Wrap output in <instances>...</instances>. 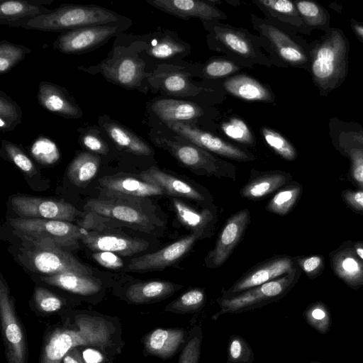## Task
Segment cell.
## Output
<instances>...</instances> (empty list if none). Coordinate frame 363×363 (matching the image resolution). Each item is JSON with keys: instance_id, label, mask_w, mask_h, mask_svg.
I'll list each match as a JSON object with an SVG mask.
<instances>
[{"instance_id": "17", "label": "cell", "mask_w": 363, "mask_h": 363, "mask_svg": "<svg viewBox=\"0 0 363 363\" xmlns=\"http://www.w3.org/2000/svg\"><path fill=\"white\" fill-rule=\"evenodd\" d=\"M142 179L154 184L162 189L164 194L175 198H184L202 204L212 202V197L203 186L186 179L164 172L152 166L139 174Z\"/></svg>"}, {"instance_id": "36", "label": "cell", "mask_w": 363, "mask_h": 363, "mask_svg": "<svg viewBox=\"0 0 363 363\" xmlns=\"http://www.w3.org/2000/svg\"><path fill=\"white\" fill-rule=\"evenodd\" d=\"M252 2L272 22L297 25L300 14L296 5L289 0H254Z\"/></svg>"}, {"instance_id": "43", "label": "cell", "mask_w": 363, "mask_h": 363, "mask_svg": "<svg viewBox=\"0 0 363 363\" xmlns=\"http://www.w3.org/2000/svg\"><path fill=\"white\" fill-rule=\"evenodd\" d=\"M203 330L200 324L189 330L187 342L180 352L178 363H199L201 354Z\"/></svg>"}, {"instance_id": "19", "label": "cell", "mask_w": 363, "mask_h": 363, "mask_svg": "<svg viewBox=\"0 0 363 363\" xmlns=\"http://www.w3.org/2000/svg\"><path fill=\"white\" fill-rule=\"evenodd\" d=\"M291 267V260L286 257L267 259L250 269L228 289L223 290L220 297L229 298L276 279L290 272Z\"/></svg>"}, {"instance_id": "25", "label": "cell", "mask_w": 363, "mask_h": 363, "mask_svg": "<svg viewBox=\"0 0 363 363\" xmlns=\"http://www.w3.org/2000/svg\"><path fill=\"white\" fill-rule=\"evenodd\" d=\"M153 7L177 17L197 18L206 21H219L226 15L210 1L199 0H147Z\"/></svg>"}, {"instance_id": "47", "label": "cell", "mask_w": 363, "mask_h": 363, "mask_svg": "<svg viewBox=\"0 0 363 363\" xmlns=\"http://www.w3.org/2000/svg\"><path fill=\"white\" fill-rule=\"evenodd\" d=\"M223 132L230 138L244 145H254L255 138L247 123L235 117L221 125Z\"/></svg>"}, {"instance_id": "28", "label": "cell", "mask_w": 363, "mask_h": 363, "mask_svg": "<svg viewBox=\"0 0 363 363\" xmlns=\"http://www.w3.org/2000/svg\"><path fill=\"white\" fill-rule=\"evenodd\" d=\"M149 111L162 122L190 121L200 118L203 111L200 106L191 101L174 99L152 100Z\"/></svg>"}, {"instance_id": "21", "label": "cell", "mask_w": 363, "mask_h": 363, "mask_svg": "<svg viewBox=\"0 0 363 363\" xmlns=\"http://www.w3.org/2000/svg\"><path fill=\"white\" fill-rule=\"evenodd\" d=\"M189 331L184 328H157L142 339L144 356H153L166 360L175 356L185 346Z\"/></svg>"}, {"instance_id": "48", "label": "cell", "mask_w": 363, "mask_h": 363, "mask_svg": "<svg viewBox=\"0 0 363 363\" xmlns=\"http://www.w3.org/2000/svg\"><path fill=\"white\" fill-rule=\"evenodd\" d=\"M299 194L297 187L286 188L278 191L268 202L266 209L275 214H286L296 202Z\"/></svg>"}, {"instance_id": "7", "label": "cell", "mask_w": 363, "mask_h": 363, "mask_svg": "<svg viewBox=\"0 0 363 363\" xmlns=\"http://www.w3.org/2000/svg\"><path fill=\"white\" fill-rule=\"evenodd\" d=\"M9 224L23 242L34 245H53L64 250L79 247L81 236L88 230L67 221L15 218Z\"/></svg>"}, {"instance_id": "49", "label": "cell", "mask_w": 363, "mask_h": 363, "mask_svg": "<svg viewBox=\"0 0 363 363\" xmlns=\"http://www.w3.org/2000/svg\"><path fill=\"white\" fill-rule=\"evenodd\" d=\"M242 66L233 60L215 58L208 61L203 67L202 74L210 79L221 78L240 69Z\"/></svg>"}, {"instance_id": "6", "label": "cell", "mask_w": 363, "mask_h": 363, "mask_svg": "<svg viewBox=\"0 0 363 363\" xmlns=\"http://www.w3.org/2000/svg\"><path fill=\"white\" fill-rule=\"evenodd\" d=\"M208 32L210 48L222 52L237 64L252 67L255 64L271 65V61L261 50L262 43L247 30L223 24L218 21H202ZM263 46V45H262Z\"/></svg>"}, {"instance_id": "46", "label": "cell", "mask_w": 363, "mask_h": 363, "mask_svg": "<svg viewBox=\"0 0 363 363\" xmlns=\"http://www.w3.org/2000/svg\"><path fill=\"white\" fill-rule=\"evenodd\" d=\"M1 150L6 157L26 174L33 176L36 173V168L33 161L17 145L2 140Z\"/></svg>"}, {"instance_id": "5", "label": "cell", "mask_w": 363, "mask_h": 363, "mask_svg": "<svg viewBox=\"0 0 363 363\" xmlns=\"http://www.w3.org/2000/svg\"><path fill=\"white\" fill-rule=\"evenodd\" d=\"M84 209L147 233H155L165 226L155 206L147 199L129 201L100 196L88 201Z\"/></svg>"}, {"instance_id": "18", "label": "cell", "mask_w": 363, "mask_h": 363, "mask_svg": "<svg viewBox=\"0 0 363 363\" xmlns=\"http://www.w3.org/2000/svg\"><path fill=\"white\" fill-rule=\"evenodd\" d=\"M250 221V211L242 209L231 216L218 237L214 248L205 258L206 267L216 269L222 266L241 240Z\"/></svg>"}, {"instance_id": "34", "label": "cell", "mask_w": 363, "mask_h": 363, "mask_svg": "<svg viewBox=\"0 0 363 363\" xmlns=\"http://www.w3.org/2000/svg\"><path fill=\"white\" fill-rule=\"evenodd\" d=\"M288 178L284 172L270 171L257 172L240 189V195L250 200L262 199L279 189L286 182Z\"/></svg>"}, {"instance_id": "33", "label": "cell", "mask_w": 363, "mask_h": 363, "mask_svg": "<svg viewBox=\"0 0 363 363\" xmlns=\"http://www.w3.org/2000/svg\"><path fill=\"white\" fill-rule=\"evenodd\" d=\"M225 89L233 96L248 101L272 102L274 96L268 87L246 74H237L227 79Z\"/></svg>"}, {"instance_id": "8", "label": "cell", "mask_w": 363, "mask_h": 363, "mask_svg": "<svg viewBox=\"0 0 363 363\" xmlns=\"http://www.w3.org/2000/svg\"><path fill=\"white\" fill-rule=\"evenodd\" d=\"M18 250V261L31 272L43 275L74 273L91 276V268L77 260L67 250L45 245H34L24 242Z\"/></svg>"}, {"instance_id": "39", "label": "cell", "mask_w": 363, "mask_h": 363, "mask_svg": "<svg viewBox=\"0 0 363 363\" xmlns=\"http://www.w3.org/2000/svg\"><path fill=\"white\" fill-rule=\"evenodd\" d=\"M21 107L3 91H0V130L1 132L13 130L22 123Z\"/></svg>"}, {"instance_id": "58", "label": "cell", "mask_w": 363, "mask_h": 363, "mask_svg": "<svg viewBox=\"0 0 363 363\" xmlns=\"http://www.w3.org/2000/svg\"><path fill=\"white\" fill-rule=\"evenodd\" d=\"M350 200L356 206L363 208V191H357L351 194Z\"/></svg>"}, {"instance_id": "3", "label": "cell", "mask_w": 363, "mask_h": 363, "mask_svg": "<svg viewBox=\"0 0 363 363\" xmlns=\"http://www.w3.org/2000/svg\"><path fill=\"white\" fill-rule=\"evenodd\" d=\"M79 70L91 74H100L107 82L128 90L146 93L151 72L146 70V62L135 46L117 44L100 63L91 67L80 66Z\"/></svg>"}, {"instance_id": "23", "label": "cell", "mask_w": 363, "mask_h": 363, "mask_svg": "<svg viewBox=\"0 0 363 363\" xmlns=\"http://www.w3.org/2000/svg\"><path fill=\"white\" fill-rule=\"evenodd\" d=\"M80 240L93 252H111L122 256H132L147 250L149 243L145 240L120 234L88 230Z\"/></svg>"}, {"instance_id": "9", "label": "cell", "mask_w": 363, "mask_h": 363, "mask_svg": "<svg viewBox=\"0 0 363 363\" xmlns=\"http://www.w3.org/2000/svg\"><path fill=\"white\" fill-rule=\"evenodd\" d=\"M346 57V40L340 30H334L313 55V77L320 87L333 89L340 82L345 74Z\"/></svg>"}, {"instance_id": "45", "label": "cell", "mask_w": 363, "mask_h": 363, "mask_svg": "<svg viewBox=\"0 0 363 363\" xmlns=\"http://www.w3.org/2000/svg\"><path fill=\"white\" fill-rule=\"evenodd\" d=\"M33 297L35 308L38 312L44 314L60 312L65 304L59 296L41 286L35 289Z\"/></svg>"}, {"instance_id": "10", "label": "cell", "mask_w": 363, "mask_h": 363, "mask_svg": "<svg viewBox=\"0 0 363 363\" xmlns=\"http://www.w3.org/2000/svg\"><path fill=\"white\" fill-rule=\"evenodd\" d=\"M293 274L251 288L229 298L216 299L220 310L212 315L216 320L226 313H240L257 309L279 300L287 291L293 281Z\"/></svg>"}, {"instance_id": "15", "label": "cell", "mask_w": 363, "mask_h": 363, "mask_svg": "<svg viewBox=\"0 0 363 363\" xmlns=\"http://www.w3.org/2000/svg\"><path fill=\"white\" fill-rule=\"evenodd\" d=\"M163 123L177 135L211 153L239 162H250L256 159L251 152L186 123L165 122Z\"/></svg>"}, {"instance_id": "38", "label": "cell", "mask_w": 363, "mask_h": 363, "mask_svg": "<svg viewBox=\"0 0 363 363\" xmlns=\"http://www.w3.org/2000/svg\"><path fill=\"white\" fill-rule=\"evenodd\" d=\"M79 143L88 152L98 155H106L110 147L105 140L106 133L98 125L86 126L78 129Z\"/></svg>"}, {"instance_id": "22", "label": "cell", "mask_w": 363, "mask_h": 363, "mask_svg": "<svg viewBox=\"0 0 363 363\" xmlns=\"http://www.w3.org/2000/svg\"><path fill=\"white\" fill-rule=\"evenodd\" d=\"M130 43L140 55H145L158 60L183 57L189 52V45L168 31L146 35Z\"/></svg>"}, {"instance_id": "1", "label": "cell", "mask_w": 363, "mask_h": 363, "mask_svg": "<svg viewBox=\"0 0 363 363\" xmlns=\"http://www.w3.org/2000/svg\"><path fill=\"white\" fill-rule=\"evenodd\" d=\"M123 346L117 318L72 311L62 315L60 322L45 334L38 363H62L64 357L76 347L98 349L114 360Z\"/></svg>"}, {"instance_id": "40", "label": "cell", "mask_w": 363, "mask_h": 363, "mask_svg": "<svg viewBox=\"0 0 363 363\" xmlns=\"http://www.w3.org/2000/svg\"><path fill=\"white\" fill-rule=\"evenodd\" d=\"M31 49L6 40L0 42V74H4L23 60Z\"/></svg>"}, {"instance_id": "30", "label": "cell", "mask_w": 363, "mask_h": 363, "mask_svg": "<svg viewBox=\"0 0 363 363\" xmlns=\"http://www.w3.org/2000/svg\"><path fill=\"white\" fill-rule=\"evenodd\" d=\"M53 0H5L0 2V24H9L49 13Z\"/></svg>"}, {"instance_id": "11", "label": "cell", "mask_w": 363, "mask_h": 363, "mask_svg": "<svg viewBox=\"0 0 363 363\" xmlns=\"http://www.w3.org/2000/svg\"><path fill=\"white\" fill-rule=\"evenodd\" d=\"M132 21L89 26L62 33L52 43V48L67 55H81L92 51L113 37L123 34Z\"/></svg>"}, {"instance_id": "53", "label": "cell", "mask_w": 363, "mask_h": 363, "mask_svg": "<svg viewBox=\"0 0 363 363\" xmlns=\"http://www.w3.org/2000/svg\"><path fill=\"white\" fill-rule=\"evenodd\" d=\"M82 357L86 363H113V360L104 352L94 347L85 349L82 352Z\"/></svg>"}, {"instance_id": "32", "label": "cell", "mask_w": 363, "mask_h": 363, "mask_svg": "<svg viewBox=\"0 0 363 363\" xmlns=\"http://www.w3.org/2000/svg\"><path fill=\"white\" fill-rule=\"evenodd\" d=\"M172 202L179 221L191 233L200 232L208 236L217 221L216 213L208 208L195 209L179 198L173 197Z\"/></svg>"}, {"instance_id": "60", "label": "cell", "mask_w": 363, "mask_h": 363, "mask_svg": "<svg viewBox=\"0 0 363 363\" xmlns=\"http://www.w3.org/2000/svg\"><path fill=\"white\" fill-rule=\"evenodd\" d=\"M357 253L363 259V248H361V247L357 248Z\"/></svg>"}, {"instance_id": "42", "label": "cell", "mask_w": 363, "mask_h": 363, "mask_svg": "<svg viewBox=\"0 0 363 363\" xmlns=\"http://www.w3.org/2000/svg\"><path fill=\"white\" fill-rule=\"evenodd\" d=\"M255 354L252 348L242 336L233 334L227 347L226 363H252Z\"/></svg>"}, {"instance_id": "16", "label": "cell", "mask_w": 363, "mask_h": 363, "mask_svg": "<svg viewBox=\"0 0 363 363\" xmlns=\"http://www.w3.org/2000/svg\"><path fill=\"white\" fill-rule=\"evenodd\" d=\"M204 237L202 233H191L158 251L131 259L128 269L131 272H149L172 266L185 256L199 240Z\"/></svg>"}, {"instance_id": "27", "label": "cell", "mask_w": 363, "mask_h": 363, "mask_svg": "<svg viewBox=\"0 0 363 363\" xmlns=\"http://www.w3.org/2000/svg\"><path fill=\"white\" fill-rule=\"evenodd\" d=\"M147 81L149 89L169 95L194 96L197 91V87L190 82L185 72L169 65H159L151 72Z\"/></svg>"}, {"instance_id": "2", "label": "cell", "mask_w": 363, "mask_h": 363, "mask_svg": "<svg viewBox=\"0 0 363 363\" xmlns=\"http://www.w3.org/2000/svg\"><path fill=\"white\" fill-rule=\"evenodd\" d=\"M129 21L130 18L98 5L63 4L46 14L16 21L9 26L62 33L84 26Z\"/></svg>"}, {"instance_id": "37", "label": "cell", "mask_w": 363, "mask_h": 363, "mask_svg": "<svg viewBox=\"0 0 363 363\" xmlns=\"http://www.w3.org/2000/svg\"><path fill=\"white\" fill-rule=\"evenodd\" d=\"M206 301L207 296L203 288H191L168 303L164 308L163 312L176 314L194 313L204 307Z\"/></svg>"}, {"instance_id": "31", "label": "cell", "mask_w": 363, "mask_h": 363, "mask_svg": "<svg viewBox=\"0 0 363 363\" xmlns=\"http://www.w3.org/2000/svg\"><path fill=\"white\" fill-rule=\"evenodd\" d=\"M40 279L48 285L84 296L97 294L102 286L100 279L69 272L43 275Z\"/></svg>"}, {"instance_id": "56", "label": "cell", "mask_w": 363, "mask_h": 363, "mask_svg": "<svg viewBox=\"0 0 363 363\" xmlns=\"http://www.w3.org/2000/svg\"><path fill=\"white\" fill-rule=\"evenodd\" d=\"M79 347H76L71 349L64 357L62 363H86L83 359Z\"/></svg>"}, {"instance_id": "50", "label": "cell", "mask_w": 363, "mask_h": 363, "mask_svg": "<svg viewBox=\"0 0 363 363\" xmlns=\"http://www.w3.org/2000/svg\"><path fill=\"white\" fill-rule=\"evenodd\" d=\"M306 321L315 330L326 333L330 327V315L325 308L315 305L308 308L304 313Z\"/></svg>"}, {"instance_id": "12", "label": "cell", "mask_w": 363, "mask_h": 363, "mask_svg": "<svg viewBox=\"0 0 363 363\" xmlns=\"http://www.w3.org/2000/svg\"><path fill=\"white\" fill-rule=\"evenodd\" d=\"M0 317L7 363H28V345L23 324L2 275L0 279Z\"/></svg>"}, {"instance_id": "35", "label": "cell", "mask_w": 363, "mask_h": 363, "mask_svg": "<svg viewBox=\"0 0 363 363\" xmlns=\"http://www.w3.org/2000/svg\"><path fill=\"white\" fill-rule=\"evenodd\" d=\"M100 157L94 153L80 152L72 160L67 169V177L77 186H85L97 174Z\"/></svg>"}, {"instance_id": "29", "label": "cell", "mask_w": 363, "mask_h": 363, "mask_svg": "<svg viewBox=\"0 0 363 363\" xmlns=\"http://www.w3.org/2000/svg\"><path fill=\"white\" fill-rule=\"evenodd\" d=\"M182 288V285L165 280L139 281L128 288L125 296L131 303H152L172 296Z\"/></svg>"}, {"instance_id": "57", "label": "cell", "mask_w": 363, "mask_h": 363, "mask_svg": "<svg viewBox=\"0 0 363 363\" xmlns=\"http://www.w3.org/2000/svg\"><path fill=\"white\" fill-rule=\"evenodd\" d=\"M320 262L321 259L319 257H311L304 259L302 263V267L306 272L310 273L318 267Z\"/></svg>"}, {"instance_id": "54", "label": "cell", "mask_w": 363, "mask_h": 363, "mask_svg": "<svg viewBox=\"0 0 363 363\" xmlns=\"http://www.w3.org/2000/svg\"><path fill=\"white\" fill-rule=\"evenodd\" d=\"M343 273L350 278L354 277L360 273V266L357 261L351 257H347L341 262Z\"/></svg>"}, {"instance_id": "44", "label": "cell", "mask_w": 363, "mask_h": 363, "mask_svg": "<svg viewBox=\"0 0 363 363\" xmlns=\"http://www.w3.org/2000/svg\"><path fill=\"white\" fill-rule=\"evenodd\" d=\"M261 133L267 144L279 156L287 160L296 158L294 147L281 134L268 127H262Z\"/></svg>"}, {"instance_id": "13", "label": "cell", "mask_w": 363, "mask_h": 363, "mask_svg": "<svg viewBox=\"0 0 363 363\" xmlns=\"http://www.w3.org/2000/svg\"><path fill=\"white\" fill-rule=\"evenodd\" d=\"M252 23L259 33L262 45L282 62L300 65L307 61L301 48L284 30L267 18L251 15Z\"/></svg>"}, {"instance_id": "4", "label": "cell", "mask_w": 363, "mask_h": 363, "mask_svg": "<svg viewBox=\"0 0 363 363\" xmlns=\"http://www.w3.org/2000/svg\"><path fill=\"white\" fill-rule=\"evenodd\" d=\"M152 143L168 151L181 164L197 175L235 180L236 167L196 145L180 138L167 137L153 128L149 133Z\"/></svg>"}, {"instance_id": "20", "label": "cell", "mask_w": 363, "mask_h": 363, "mask_svg": "<svg viewBox=\"0 0 363 363\" xmlns=\"http://www.w3.org/2000/svg\"><path fill=\"white\" fill-rule=\"evenodd\" d=\"M102 196L137 201L164 193L158 186L141 178L125 176H105L99 181Z\"/></svg>"}, {"instance_id": "51", "label": "cell", "mask_w": 363, "mask_h": 363, "mask_svg": "<svg viewBox=\"0 0 363 363\" xmlns=\"http://www.w3.org/2000/svg\"><path fill=\"white\" fill-rule=\"evenodd\" d=\"M295 5L301 17L309 25L323 23L325 20L321 8L313 1H298L295 2Z\"/></svg>"}, {"instance_id": "14", "label": "cell", "mask_w": 363, "mask_h": 363, "mask_svg": "<svg viewBox=\"0 0 363 363\" xmlns=\"http://www.w3.org/2000/svg\"><path fill=\"white\" fill-rule=\"evenodd\" d=\"M10 203L16 213L24 218L70 222L80 214L74 206L62 200L18 194L11 198Z\"/></svg>"}, {"instance_id": "59", "label": "cell", "mask_w": 363, "mask_h": 363, "mask_svg": "<svg viewBox=\"0 0 363 363\" xmlns=\"http://www.w3.org/2000/svg\"><path fill=\"white\" fill-rule=\"evenodd\" d=\"M352 26L356 35L363 40V25L352 23Z\"/></svg>"}, {"instance_id": "41", "label": "cell", "mask_w": 363, "mask_h": 363, "mask_svg": "<svg viewBox=\"0 0 363 363\" xmlns=\"http://www.w3.org/2000/svg\"><path fill=\"white\" fill-rule=\"evenodd\" d=\"M30 153L38 162L43 164H52L60 157L57 144L50 138L39 135L30 146Z\"/></svg>"}, {"instance_id": "26", "label": "cell", "mask_w": 363, "mask_h": 363, "mask_svg": "<svg viewBox=\"0 0 363 363\" xmlns=\"http://www.w3.org/2000/svg\"><path fill=\"white\" fill-rule=\"evenodd\" d=\"M98 123L120 150L139 156H150L154 154L153 149L145 140L107 114L99 116Z\"/></svg>"}, {"instance_id": "55", "label": "cell", "mask_w": 363, "mask_h": 363, "mask_svg": "<svg viewBox=\"0 0 363 363\" xmlns=\"http://www.w3.org/2000/svg\"><path fill=\"white\" fill-rule=\"evenodd\" d=\"M352 175L354 179L363 184V152L357 151L353 156Z\"/></svg>"}, {"instance_id": "52", "label": "cell", "mask_w": 363, "mask_h": 363, "mask_svg": "<svg viewBox=\"0 0 363 363\" xmlns=\"http://www.w3.org/2000/svg\"><path fill=\"white\" fill-rule=\"evenodd\" d=\"M94 260L103 267L110 269H118L123 267V262L118 255L111 252H95L92 255Z\"/></svg>"}, {"instance_id": "24", "label": "cell", "mask_w": 363, "mask_h": 363, "mask_svg": "<svg viewBox=\"0 0 363 363\" xmlns=\"http://www.w3.org/2000/svg\"><path fill=\"white\" fill-rule=\"evenodd\" d=\"M38 104L50 113L69 119H79L83 116L75 99L64 87L42 81L37 93Z\"/></svg>"}]
</instances>
